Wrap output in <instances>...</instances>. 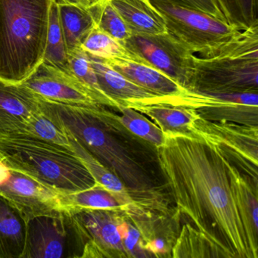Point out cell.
<instances>
[{
    "label": "cell",
    "instance_id": "20",
    "mask_svg": "<svg viewBox=\"0 0 258 258\" xmlns=\"http://www.w3.org/2000/svg\"><path fill=\"white\" fill-rule=\"evenodd\" d=\"M134 109L149 116L164 134H191L199 114L192 108L167 103L137 105Z\"/></svg>",
    "mask_w": 258,
    "mask_h": 258
},
{
    "label": "cell",
    "instance_id": "14",
    "mask_svg": "<svg viewBox=\"0 0 258 258\" xmlns=\"http://www.w3.org/2000/svg\"><path fill=\"white\" fill-rule=\"evenodd\" d=\"M89 55L101 88L119 105L134 108L165 102L166 97L154 94L134 84L108 66L105 60Z\"/></svg>",
    "mask_w": 258,
    "mask_h": 258
},
{
    "label": "cell",
    "instance_id": "35",
    "mask_svg": "<svg viewBox=\"0 0 258 258\" xmlns=\"http://www.w3.org/2000/svg\"><path fill=\"white\" fill-rule=\"evenodd\" d=\"M167 1H171V2H176V1H178V0H167Z\"/></svg>",
    "mask_w": 258,
    "mask_h": 258
},
{
    "label": "cell",
    "instance_id": "24",
    "mask_svg": "<svg viewBox=\"0 0 258 258\" xmlns=\"http://www.w3.org/2000/svg\"><path fill=\"white\" fill-rule=\"evenodd\" d=\"M43 62L71 73L69 52L59 20L58 4L52 1Z\"/></svg>",
    "mask_w": 258,
    "mask_h": 258
},
{
    "label": "cell",
    "instance_id": "16",
    "mask_svg": "<svg viewBox=\"0 0 258 258\" xmlns=\"http://www.w3.org/2000/svg\"><path fill=\"white\" fill-rule=\"evenodd\" d=\"M105 61L134 84L158 96L176 97L186 90L174 80L142 60L115 58Z\"/></svg>",
    "mask_w": 258,
    "mask_h": 258
},
{
    "label": "cell",
    "instance_id": "6",
    "mask_svg": "<svg viewBox=\"0 0 258 258\" xmlns=\"http://www.w3.org/2000/svg\"><path fill=\"white\" fill-rule=\"evenodd\" d=\"M88 241L85 229L70 211L39 216L27 223L22 258H81Z\"/></svg>",
    "mask_w": 258,
    "mask_h": 258
},
{
    "label": "cell",
    "instance_id": "2",
    "mask_svg": "<svg viewBox=\"0 0 258 258\" xmlns=\"http://www.w3.org/2000/svg\"><path fill=\"white\" fill-rule=\"evenodd\" d=\"M35 96L40 111L115 174L143 212H164L167 206L162 188L136 147L143 139L126 130L117 114L105 105H71Z\"/></svg>",
    "mask_w": 258,
    "mask_h": 258
},
{
    "label": "cell",
    "instance_id": "28",
    "mask_svg": "<svg viewBox=\"0 0 258 258\" xmlns=\"http://www.w3.org/2000/svg\"><path fill=\"white\" fill-rule=\"evenodd\" d=\"M17 134L28 136L72 149L67 136L40 109L28 119L22 131Z\"/></svg>",
    "mask_w": 258,
    "mask_h": 258
},
{
    "label": "cell",
    "instance_id": "1",
    "mask_svg": "<svg viewBox=\"0 0 258 258\" xmlns=\"http://www.w3.org/2000/svg\"><path fill=\"white\" fill-rule=\"evenodd\" d=\"M156 147L158 164L176 203L216 257L258 258L234 200L226 159L196 134H165Z\"/></svg>",
    "mask_w": 258,
    "mask_h": 258
},
{
    "label": "cell",
    "instance_id": "33",
    "mask_svg": "<svg viewBox=\"0 0 258 258\" xmlns=\"http://www.w3.org/2000/svg\"><path fill=\"white\" fill-rule=\"evenodd\" d=\"M57 4H71V5L80 6V7H90L88 0H53Z\"/></svg>",
    "mask_w": 258,
    "mask_h": 258
},
{
    "label": "cell",
    "instance_id": "32",
    "mask_svg": "<svg viewBox=\"0 0 258 258\" xmlns=\"http://www.w3.org/2000/svg\"><path fill=\"white\" fill-rule=\"evenodd\" d=\"M11 176V170L10 167L0 160V186L5 183Z\"/></svg>",
    "mask_w": 258,
    "mask_h": 258
},
{
    "label": "cell",
    "instance_id": "9",
    "mask_svg": "<svg viewBox=\"0 0 258 258\" xmlns=\"http://www.w3.org/2000/svg\"><path fill=\"white\" fill-rule=\"evenodd\" d=\"M169 104L192 108L199 117L211 121H226L258 126V93H208L186 90L171 98Z\"/></svg>",
    "mask_w": 258,
    "mask_h": 258
},
{
    "label": "cell",
    "instance_id": "3",
    "mask_svg": "<svg viewBox=\"0 0 258 258\" xmlns=\"http://www.w3.org/2000/svg\"><path fill=\"white\" fill-rule=\"evenodd\" d=\"M53 0H0V78L20 84L43 61Z\"/></svg>",
    "mask_w": 258,
    "mask_h": 258
},
{
    "label": "cell",
    "instance_id": "25",
    "mask_svg": "<svg viewBox=\"0 0 258 258\" xmlns=\"http://www.w3.org/2000/svg\"><path fill=\"white\" fill-rule=\"evenodd\" d=\"M89 55L103 60L115 58L140 60L126 49L123 43L94 25L81 46Z\"/></svg>",
    "mask_w": 258,
    "mask_h": 258
},
{
    "label": "cell",
    "instance_id": "27",
    "mask_svg": "<svg viewBox=\"0 0 258 258\" xmlns=\"http://www.w3.org/2000/svg\"><path fill=\"white\" fill-rule=\"evenodd\" d=\"M96 25L102 31L121 43L133 35L120 15L109 0H99L90 6Z\"/></svg>",
    "mask_w": 258,
    "mask_h": 258
},
{
    "label": "cell",
    "instance_id": "13",
    "mask_svg": "<svg viewBox=\"0 0 258 258\" xmlns=\"http://www.w3.org/2000/svg\"><path fill=\"white\" fill-rule=\"evenodd\" d=\"M87 232L89 241L103 257H128L120 226L126 214L114 210H81L72 213Z\"/></svg>",
    "mask_w": 258,
    "mask_h": 258
},
{
    "label": "cell",
    "instance_id": "34",
    "mask_svg": "<svg viewBox=\"0 0 258 258\" xmlns=\"http://www.w3.org/2000/svg\"><path fill=\"white\" fill-rule=\"evenodd\" d=\"M99 0H88V2L90 3V6L93 5V4L97 3Z\"/></svg>",
    "mask_w": 258,
    "mask_h": 258
},
{
    "label": "cell",
    "instance_id": "12",
    "mask_svg": "<svg viewBox=\"0 0 258 258\" xmlns=\"http://www.w3.org/2000/svg\"><path fill=\"white\" fill-rule=\"evenodd\" d=\"M0 195L20 212L27 223L39 216L66 211L60 193L14 170H11L10 179L0 186Z\"/></svg>",
    "mask_w": 258,
    "mask_h": 258
},
{
    "label": "cell",
    "instance_id": "21",
    "mask_svg": "<svg viewBox=\"0 0 258 258\" xmlns=\"http://www.w3.org/2000/svg\"><path fill=\"white\" fill-rule=\"evenodd\" d=\"M58 7L68 52L81 48L84 39L96 25L90 7L58 4Z\"/></svg>",
    "mask_w": 258,
    "mask_h": 258
},
{
    "label": "cell",
    "instance_id": "15",
    "mask_svg": "<svg viewBox=\"0 0 258 258\" xmlns=\"http://www.w3.org/2000/svg\"><path fill=\"white\" fill-rule=\"evenodd\" d=\"M39 109L34 93L20 84H10L0 78V134H19Z\"/></svg>",
    "mask_w": 258,
    "mask_h": 258
},
{
    "label": "cell",
    "instance_id": "7",
    "mask_svg": "<svg viewBox=\"0 0 258 258\" xmlns=\"http://www.w3.org/2000/svg\"><path fill=\"white\" fill-rule=\"evenodd\" d=\"M258 55L202 58L193 56L186 90L208 93L258 92Z\"/></svg>",
    "mask_w": 258,
    "mask_h": 258
},
{
    "label": "cell",
    "instance_id": "22",
    "mask_svg": "<svg viewBox=\"0 0 258 258\" xmlns=\"http://www.w3.org/2000/svg\"><path fill=\"white\" fill-rule=\"evenodd\" d=\"M69 62L71 73L88 90L98 104L118 111L121 105L108 97L101 88L88 53L81 48L74 49L69 52Z\"/></svg>",
    "mask_w": 258,
    "mask_h": 258
},
{
    "label": "cell",
    "instance_id": "17",
    "mask_svg": "<svg viewBox=\"0 0 258 258\" xmlns=\"http://www.w3.org/2000/svg\"><path fill=\"white\" fill-rule=\"evenodd\" d=\"M234 200L244 226L249 244L258 254V185L247 175L241 174L236 166L226 159Z\"/></svg>",
    "mask_w": 258,
    "mask_h": 258
},
{
    "label": "cell",
    "instance_id": "26",
    "mask_svg": "<svg viewBox=\"0 0 258 258\" xmlns=\"http://www.w3.org/2000/svg\"><path fill=\"white\" fill-rule=\"evenodd\" d=\"M117 115L119 121L134 135L146 140L155 147L162 146L165 143V134L159 126L146 118L140 111L127 106H121Z\"/></svg>",
    "mask_w": 258,
    "mask_h": 258
},
{
    "label": "cell",
    "instance_id": "8",
    "mask_svg": "<svg viewBox=\"0 0 258 258\" xmlns=\"http://www.w3.org/2000/svg\"><path fill=\"white\" fill-rule=\"evenodd\" d=\"M191 133L217 146L226 159L245 173L258 185V127L226 121L196 119Z\"/></svg>",
    "mask_w": 258,
    "mask_h": 258
},
{
    "label": "cell",
    "instance_id": "31",
    "mask_svg": "<svg viewBox=\"0 0 258 258\" xmlns=\"http://www.w3.org/2000/svg\"><path fill=\"white\" fill-rule=\"evenodd\" d=\"M122 241L128 257H148L152 256L145 249L140 229L126 221L124 217L120 226Z\"/></svg>",
    "mask_w": 258,
    "mask_h": 258
},
{
    "label": "cell",
    "instance_id": "30",
    "mask_svg": "<svg viewBox=\"0 0 258 258\" xmlns=\"http://www.w3.org/2000/svg\"><path fill=\"white\" fill-rule=\"evenodd\" d=\"M172 249L173 257H206L214 256L210 246L197 229L184 225L180 237Z\"/></svg>",
    "mask_w": 258,
    "mask_h": 258
},
{
    "label": "cell",
    "instance_id": "5",
    "mask_svg": "<svg viewBox=\"0 0 258 258\" xmlns=\"http://www.w3.org/2000/svg\"><path fill=\"white\" fill-rule=\"evenodd\" d=\"M0 160L60 194L97 185L72 149L28 136L0 134Z\"/></svg>",
    "mask_w": 258,
    "mask_h": 258
},
{
    "label": "cell",
    "instance_id": "18",
    "mask_svg": "<svg viewBox=\"0 0 258 258\" xmlns=\"http://www.w3.org/2000/svg\"><path fill=\"white\" fill-rule=\"evenodd\" d=\"M134 34H168L164 16L151 0H109Z\"/></svg>",
    "mask_w": 258,
    "mask_h": 258
},
{
    "label": "cell",
    "instance_id": "11",
    "mask_svg": "<svg viewBox=\"0 0 258 258\" xmlns=\"http://www.w3.org/2000/svg\"><path fill=\"white\" fill-rule=\"evenodd\" d=\"M20 84L36 96L53 102L87 106L99 105L72 73L43 61Z\"/></svg>",
    "mask_w": 258,
    "mask_h": 258
},
{
    "label": "cell",
    "instance_id": "10",
    "mask_svg": "<svg viewBox=\"0 0 258 258\" xmlns=\"http://www.w3.org/2000/svg\"><path fill=\"white\" fill-rule=\"evenodd\" d=\"M123 44L139 59L161 71L187 89L194 54L170 34H134Z\"/></svg>",
    "mask_w": 258,
    "mask_h": 258
},
{
    "label": "cell",
    "instance_id": "19",
    "mask_svg": "<svg viewBox=\"0 0 258 258\" xmlns=\"http://www.w3.org/2000/svg\"><path fill=\"white\" fill-rule=\"evenodd\" d=\"M26 236V220L0 195V258H22Z\"/></svg>",
    "mask_w": 258,
    "mask_h": 258
},
{
    "label": "cell",
    "instance_id": "4",
    "mask_svg": "<svg viewBox=\"0 0 258 258\" xmlns=\"http://www.w3.org/2000/svg\"><path fill=\"white\" fill-rule=\"evenodd\" d=\"M164 16L167 32L202 58L258 54L257 25L247 29L211 15L164 0H151Z\"/></svg>",
    "mask_w": 258,
    "mask_h": 258
},
{
    "label": "cell",
    "instance_id": "23",
    "mask_svg": "<svg viewBox=\"0 0 258 258\" xmlns=\"http://www.w3.org/2000/svg\"><path fill=\"white\" fill-rule=\"evenodd\" d=\"M60 199L63 209L72 213L81 210L123 211L117 199L106 188L98 184L92 188L76 192L60 194Z\"/></svg>",
    "mask_w": 258,
    "mask_h": 258
},
{
    "label": "cell",
    "instance_id": "29",
    "mask_svg": "<svg viewBox=\"0 0 258 258\" xmlns=\"http://www.w3.org/2000/svg\"><path fill=\"white\" fill-rule=\"evenodd\" d=\"M228 22L246 30L257 25V0H215Z\"/></svg>",
    "mask_w": 258,
    "mask_h": 258
}]
</instances>
